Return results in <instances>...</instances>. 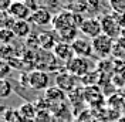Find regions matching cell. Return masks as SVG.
<instances>
[{"mask_svg": "<svg viewBox=\"0 0 125 122\" xmlns=\"http://www.w3.org/2000/svg\"><path fill=\"white\" fill-rule=\"evenodd\" d=\"M19 81L26 88H31L36 91H46L48 88V84H50V72L41 71L37 68L24 71L23 74H20Z\"/></svg>", "mask_w": 125, "mask_h": 122, "instance_id": "6da1fadb", "label": "cell"}, {"mask_svg": "<svg viewBox=\"0 0 125 122\" xmlns=\"http://www.w3.org/2000/svg\"><path fill=\"white\" fill-rule=\"evenodd\" d=\"M118 16H119V19L124 17L122 14H118ZM119 19H117L115 13H105V14H102L100 17L101 24H102V33L109 36L111 38H114V40H117L122 34V31L125 29V23L121 21Z\"/></svg>", "mask_w": 125, "mask_h": 122, "instance_id": "7a4b0ae2", "label": "cell"}, {"mask_svg": "<svg viewBox=\"0 0 125 122\" xmlns=\"http://www.w3.org/2000/svg\"><path fill=\"white\" fill-rule=\"evenodd\" d=\"M34 67L41 71H47V72H54V71L60 72L58 65H57V57L54 55V53L48 50H43V48L36 51Z\"/></svg>", "mask_w": 125, "mask_h": 122, "instance_id": "3957f363", "label": "cell"}, {"mask_svg": "<svg viewBox=\"0 0 125 122\" xmlns=\"http://www.w3.org/2000/svg\"><path fill=\"white\" fill-rule=\"evenodd\" d=\"M114 47H115V40L111 38L109 36H107V34H104V33L93 40L94 55H98L101 58L109 57L114 51Z\"/></svg>", "mask_w": 125, "mask_h": 122, "instance_id": "277c9868", "label": "cell"}, {"mask_svg": "<svg viewBox=\"0 0 125 122\" xmlns=\"http://www.w3.org/2000/svg\"><path fill=\"white\" fill-rule=\"evenodd\" d=\"M80 33L84 37L90 38V40H94L95 37L101 36L102 34V24H101L100 17H95V16L87 17L85 20L83 21V24L80 26Z\"/></svg>", "mask_w": 125, "mask_h": 122, "instance_id": "5b68a950", "label": "cell"}, {"mask_svg": "<svg viewBox=\"0 0 125 122\" xmlns=\"http://www.w3.org/2000/svg\"><path fill=\"white\" fill-rule=\"evenodd\" d=\"M91 64H93V62H90L88 58L77 57V55H75V57H73L68 62H65V67H64V68L75 77H84L90 72Z\"/></svg>", "mask_w": 125, "mask_h": 122, "instance_id": "8992f818", "label": "cell"}, {"mask_svg": "<svg viewBox=\"0 0 125 122\" xmlns=\"http://www.w3.org/2000/svg\"><path fill=\"white\" fill-rule=\"evenodd\" d=\"M71 26H75V19H74V13H73V11L62 9L58 13L53 14L51 27H53V30H54L55 33L62 30V29L71 27Z\"/></svg>", "mask_w": 125, "mask_h": 122, "instance_id": "52a82bcc", "label": "cell"}, {"mask_svg": "<svg viewBox=\"0 0 125 122\" xmlns=\"http://www.w3.org/2000/svg\"><path fill=\"white\" fill-rule=\"evenodd\" d=\"M7 11L10 13V16L14 20H29L33 9L29 6L27 1H24V0H16V1H13V4L10 6V9H9Z\"/></svg>", "mask_w": 125, "mask_h": 122, "instance_id": "ba28073f", "label": "cell"}, {"mask_svg": "<svg viewBox=\"0 0 125 122\" xmlns=\"http://www.w3.org/2000/svg\"><path fill=\"white\" fill-rule=\"evenodd\" d=\"M71 47L74 50V54L77 57H84V58H90L91 55H94L93 50V40L87 37H78L74 43H71Z\"/></svg>", "mask_w": 125, "mask_h": 122, "instance_id": "9c48e42d", "label": "cell"}, {"mask_svg": "<svg viewBox=\"0 0 125 122\" xmlns=\"http://www.w3.org/2000/svg\"><path fill=\"white\" fill-rule=\"evenodd\" d=\"M29 21H30L31 24L44 27V26L51 24V21H53V14H51V11L47 7L39 6L37 9H34V10L31 11V16H30V19H29Z\"/></svg>", "mask_w": 125, "mask_h": 122, "instance_id": "30bf717a", "label": "cell"}, {"mask_svg": "<svg viewBox=\"0 0 125 122\" xmlns=\"http://www.w3.org/2000/svg\"><path fill=\"white\" fill-rule=\"evenodd\" d=\"M55 85L65 92L73 91L74 87L77 85V77L73 75L71 72H68L67 70L64 68L62 71L57 72V75H55Z\"/></svg>", "mask_w": 125, "mask_h": 122, "instance_id": "8fae6325", "label": "cell"}, {"mask_svg": "<svg viewBox=\"0 0 125 122\" xmlns=\"http://www.w3.org/2000/svg\"><path fill=\"white\" fill-rule=\"evenodd\" d=\"M39 41H40V48L53 51L55 44L58 43V36L54 30H46L39 33Z\"/></svg>", "mask_w": 125, "mask_h": 122, "instance_id": "7c38bea8", "label": "cell"}, {"mask_svg": "<svg viewBox=\"0 0 125 122\" xmlns=\"http://www.w3.org/2000/svg\"><path fill=\"white\" fill-rule=\"evenodd\" d=\"M53 53H54V55L57 57V60L62 61V62H68L73 57H75L71 44L64 43V41H58V43L55 44V47L53 48Z\"/></svg>", "mask_w": 125, "mask_h": 122, "instance_id": "4fadbf2b", "label": "cell"}, {"mask_svg": "<svg viewBox=\"0 0 125 122\" xmlns=\"http://www.w3.org/2000/svg\"><path fill=\"white\" fill-rule=\"evenodd\" d=\"M11 30L17 38H27L33 33L31 31V23L29 20H16Z\"/></svg>", "mask_w": 125, "mask_h": 122, "instance_id": "5bb4252c", "label": "cell"}, {"mask_svg": "<svg viewBox=\"0 0 125 122\" xmlns=\"http://www.w3.org/2000/svg\"><path fill=\"white\" fill-rule=\"evenodd\" d=\"M57 36H58V41H64V43L71 44L80 37V29L75 27V26H71V27L57 31Z\"/></svg>", "mask_w": 125, "mask_h": 122, "instance_id": "9a60e30c", "label": "cell"}, {"mask_svg": "<svg viewBox=\"0 0 125 122\" xmlns=\"http://www.w3.org/2000/svg\"><path fill=\"white\" fill-rule=\"evenodd\" d=\"M65 98V91H62L61 88L55 87H48L46 90V101L48 102H60Z\"/></svg>", "mask_w": 125, "mask_h": 122, "instance_id": "2e32d148", "label": "cell"}, {"mask_svg": "<svg viewBox=\"0 0 125 122\" xmlns=\"http://www.w3.org/2000/svg\"><path fill=\"white\" fill-rule=\"evenodd\" d=\"M19 114H20V116L23 119H33L36 116V107L33 104H30V102L23 104L20 107V109H19Z\"/></svg>", "mask_w": 125, "mask_h": 122, "instance_id": "e0dca14e", "label": "cell"}, {"mask_svg": "<svg viewBox=\"0 0 125 122\" xmlns=\"http://www.w3.org/2000/svg\"><path fill=\"white\" fill-rule=\"evenodd\" d=\"M108 6L112 13L125 16V0H108Z\"/></svg>", "mask_w": 125, "mask_h": 122, "instance_id": "ac0fdd59", "label": "cell"}, {"mask_svg": "<svg viewBox=\"0 0 125 122\" xmlns=\"http://www.w3.org/2000/svg\"><path fill=\"white\" fill-rule=\"evenodd\" d=\"M1 60L9 61L13 57H17V53H16V48L11 44H1Z\"/></svg>", "mask_w": 125, "mask_h": 122, "instance_id": "d6986e66", "label": "cell"}, {"mask_svg": "<svg viewBox=\"0 0 125 122\" xmlns=\"http://www.w3.org/2000/svg\"><path fill=\"white\" fill-rule=\"evenodd\" d=\"M16 37V34L13 33L11 29H0V41L1 44H11L13 40Z\"/></svg>", "mask_w": 125, "mask_h": 122, "instance_id": "ffe728a7", "label": "cell"}, {"mask_svg": "<svg viewBox=\"0 0 125 122\" xmlns=\"http://www.w3.org/2000/svg\"><path fill=\"white\" fill-rule=\"evenodd\" d=\"M13 92V87H11V82H9L7 80H1L0 81V98L7 99Z\"/></svg>", "mask_w": 125, "mask_h": 122, "instance_id": "44dd1931", "label": "cell"}, {"mask_svg": "<svg viewBox=\"0 0 125 122\" xmlns=\"http://www.w3.org/2000/svg\"><path fill=\"white\" fill-rule=\"evenodd\" d=\"M14 21L16 20L10 16L9 11H1V29H11Z\"/></svg>", "mask_w": 125, "mask_h": 122, "instance_id": "7402d4cb", "label": "cell"}, {"mask_svg": "<svg viewBox=\"0 0 125 122\" xmlns=\"http://www.w3.org/2000/svg\"><path fill=\"white\" fill-rule=\"evenodd\" d=\"M11 67H10V64H9L7 61L1 60L0 62V77H1V80H6L7 75H10V72H11Z\"/></svg>", "mask_w": 125, "mask_h": 122, "instance_id": "603a6c76", "label": "cell"}, {"mask_svg": "<svg viewBox=\"0 0 125 122\" xmlns=\"http://www.w3.org/2000/svg\"><path fill=\"white\" fill-rule=\"evenodd\" d=\"M44 7L50 9H60V0H44Z\"/></svg>", "mask_w": 125, "mask_h": 122, "instance_id": "cb8c5ba5", "label": "cell"}, {"mask_svg": "<svg viewBox=\"0 0 125 122\" xmlns=\"http://www.w3.org/2000/svg\"><path fill=\"white\" fill-rule=\"evenodd\" d=\"M13 1L14 0H0V10L1 11H7L10 6L13 4Z\"/></svg>", "mask_w": 125, "mask_h": 122, "instance_id": "d4e9b609", "label": "cell"}, {"mask_svg": "<svg viewBox=\"0 0 125 122\" xmlns=\"http://www.w3.org/2000/svg\"><path fill=\"white\" fill-rule=\"evenodd\" d=\"M115 43H117V46H119L121 48L125 50V29H124V31H122V34L115 40Z\"/></svg>", "mask_w": 125, "mask_h": 122, "instance_id": "484cf974", "label": "cell"}]
</instances>
